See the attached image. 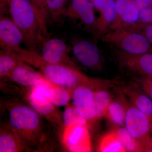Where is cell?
<instances>
[{"mask_svg": "<svg viewBox=\"0 0 152 152\" xmlns=\"http://www.w3.org/2000/svg\"><path fill=\"white\" fill-rule=\"evenodd\" d=\"M6 103L7 115L6 122L19 140L31 151L45 148L48 145V136L43 118L27 102L14 99Z\"/></svg>", "mask_w": 152, "mask_h": 152, "instance_id": "6da1fadb", "label": "cell"}, {"mask_svg": "<svg viewBox=\"0 0 152 152\" xmlns=\"http://www.w3.org/2000/svg\"><path fill=\"white\" fill-rule=\"evenodd\" d=\"M20 54L24 62L39 69L50 83L70 91L80 85L94 83L96 80L88 77L77 67L46 62L38 52L24 49Z\"/></svg>", "mask_w": 152, "mask_h": 152, "instance_id": "7a4b0ae2", "label": "cell"}, {"mask_svg": "<svg viewBox=\"0 0 152 152\" xmlns=\"http://www.w3.org/2000/svg\"><path fill=\"white\" fill-rule=\"evenodd\" d=\"M9 12L23 34L26 49L38 52L39 45L45 39L31 1L9 0Z\"/></svg>", "mask_w": 152, "mask_h": 152, "instance_id": "3957f363", "label": "cell"}, {"mask_svg": "<svg viewBox=\"0 0 152 152\" xmlns=\"http://www.w3.org/2000/svg\"><path fill=\"white\" fill-rule=\"evenodd\" d=\"M101 39L113 48L128 53L141 54L152 52L151 45L144 36L124 27L109 30Z\"/></svg>", "mask_w": 152, "mask_h": 152, "instance_id": "277c9868", "label": "cell"}, {"mask_svg": "<svg viewBox=\"0 0 152 152\" xmlns=\"http://www.w3.org/2000/svg\"><path fill=\"white\" fill-rule=\"evenodd\" d=\"M125 118V127L130 134L145 151L149 143L151 121L145 114L132 104H128Z\"/></svg>", "mask_w": 152, "mask_h": 152, "instance_id": "5b68a950", "label": "cell"}, {"mask_svg": "<svg viewBox=\"0 0 152 152\" xmlns=\"http://www.w3.org/2000/svg\"><path fill=\"white\" fill-rule=\"evenodd\" d=\"M113 55L120 69L137 77L152 79V52L132 54L114 49Z\"/></svg>", "mask_w": 152, "mask_h": 152, "instance_id": "8992f818", "label": "cell"}, {"mask_svg": "<svg viewBox=\"0 0 152 152\" xmlns=\"http://www.w3.org/2000/svg\"><path fill=\"white\" fill-rule=\"evenodd\" d=\"M26 102L38 113L45 119L58 132H62L64 127L62 115L43 94L39 87L34 88L24 96Z\"/></svg>", "mask_w": 152, "mask_h": 152, "instance_id": "52a82bcc", "label": "cell"}, {"mask_svg": "<svg viewBox=\"0 0 152 152\" xmlns=\"http://www.w3.org/2000/svg\"><path fill=\"white\" fill-rule=\"evenodd\" d=\"M71 44L74 56L82 66L93 71L103 69V56L96 43L86 39H75Z\"/></svg>", "mask_w": 152, "mask_h": 152, "instance_id": "ba28073f", "label": "cell"}, {"mask_svg": "<svg viewBox=\"0 0 152 152\" xmlns=\"http://www.w3.org/2000/svg\"><path fill=\"white\" fill-rule=\"evenodd\" d=\"M3 79L8 80L14 85H10V89L15 93L19 90L24 93V96L31 90L43 83L47 80L41 72H39L25 62L18 65L7 77ZM2 79V80H3Z\"/></svg>", "mask_w": 152, "mask_h": 152, "instance_id": "9c48e42d", "label": "cell"}, {"mask_svg": "<svg viewBox=\"0 0 152 152\" xmlns=\"http://www.w3.org/2000/svg\"><path fill=\"white\" fill-rule=\"evenodd\" d=\"M95 10L92 2L89 0H71L70 4L66 7L64 17L94 34L97 19Z\"/></svg>", "mask_w": 152, "mask_h": 152, "instance_id": "30bf717a", "label": "cell"}, {"mask_svg": "<svg viewBox=\"0 0 152 152\" xmlns=\"http://www.w3.org/2000/svg\"><path fill=\"white\" fill-rule=\"evenodd\" d=\"M100 80L97 79L95 83L78 86L73 91V104L88 124L96 121L94 104V92Z\"/></svg>", "mask_w": 152, "mask_h": 152, "instance_id": "8fae6325", "label": "cell"}, {"mask_svg": "<svg viewBox=\"0 0 152 152\" xmlns=\"http://www.w3.org/2000/svg\"><path fill=\"white\" fill-rule=\"evenodd\" d=\"M42 44L39 54L46 62L77 67L69 55L72 49L64 40L49 38Z\"/></svg>", "mask_w": 152, "mask_h": 152, "instance_id": "7c38bea8", "label": "cell"}, {"mask_svg": "<svg viewBox=\"0 0 152 152\" xmlns=\"http://www.w3.org/2000/svg\"><path fill=\"white\" fill-rule=\"evenodd\" d=\"M62 142L70 152H90L91 151V137L88 127L75 125L64 129Z\"/></svg>", "mask_w": 152, "mask_h": 152, "instance_id": "4fadbf2b", "label": "cell"}, {"mask_svg": "<svg viewBox=\"0 0 152 152\" xmlns=\"http://www.w3.org/2000/svg\"><path fill=\"white\" fill-rule=\"evenodd\" d=\"M23 34L11 18L1 16L0 18V46L1 49L20 53L24 48Z\"/></svg>", "mask_w": 152, "mask_h": 152, "instance_id": "5bb4252c", "label": "cell"}, {"mask_svg": "<svg viewBox=\"0 0 152 152\" xmlns=\"http://www.w3.org/2000/svg\"><path fill=\"white\" fill-rule=\"evenodd\" d=\"M115 2L116 16L110 30L138 22L140 11L131 0H115Z\"/></svg>", "mask_w": 152, "mask_h": 152, "instance_id": "9a60e30c", "label": "cell"}, {"mask_svg": "<svg viewBox=\"0 0 152 152\" xmlns=\"http://www.w3.org/2000/svg\"><path fill=\"white\" fill-rule=\"evenodd\" d=\"M135 83L123 87L122 92L131 101V104L152 121V100L141 91Z\"/></svg>", "mask_w": 152, "mask_h": 152, "instance_id": "2e32d148", "label": "cell"}, {"mask_svg": "<svg viewBox=\"0 0 152 152\" xmlns=\"http://www.w3.org/2000/svg\"><path fill=\"white\" fill-rule=\"evenodd\" d=\"M113 83L111 81L101 80L95 88L94 104L97 120L105 116L107 110L113 99L108 89Z\"/></svg>", "mask_w": 152, "mask_h": 152, "instance_id": "e0dca14e", "label": "cell"}, {"mask_svg": "<svg viewBox=\"0 0 152 152\" xmlns=\"http://www.w3.org/2000/svg\"><path fill=\"white\" fill-rule=\"evenodd\" d=\"M31 151L17 137L12 129L6 122L1 124L0 129V152Z\"/></svg>", "mask_w": 152, "mask_h": 152, "instance_id": "ac0fdd59", "label": "cell"}, {"mask_svg": "<svg viewBox=\"0 0 152 152\" xmlns=\"http://www.w3.org/2000/svg\"><path fill=\"white\" fill-rule=\"evenodd\" d=\"M38 87L45 96L56 107L66 106L72 96L73 91L56 86L49 82Z\"/></svg>", "mask_w": 152, "mask_h": 152, "instance_id": "d6986e66", "label": "cell"}, {"mask_svg": "<svg viewBox=\"0 0 152 152\" xmlns=\"http://www.w3.org/2000/svg\"><path fill=\"white\" fill-rule=\"evenodd\" d=\"M97 19L94 35L97 38H100L110 29L116 16L115 0H109L108 3L100 13Z\"/></svg>", "mask_w": 152, "mask_h": 152, "instance_id": "ffe728a7", "label": "cell"}, {"mask_svg": "<svg viewBox=\"0 0 152 152\" xmlns=\"http://www.w3.org/2000/svg\"><path fill=\"white\" fill-rule=\"evenodd\" d=\"M126 104V101L123 97L115 99H113L104 117L116 126H125Z\"/></svg>", "mask_w": 152, "mask_h": 152, "instance_id": "44dd1931", "label": "cell"}, {"mask_svg": "<svg viewBox=\"0 0 152 152\" xmlns=\"http://www.w3.org/2000/svg\"><path fill=\"white\" fill-rule=\"evenodd\" d=\"M24 62L18 53L1 49L0 50V78L7 77L17 66Z\"/></svg>", "mask_w": 152, "mask_h": 152, "instance_id": "7402d4cb", "label": "cell"}, {"mask_svg": "<svg viewBox=\"0 0 152 152\" xmlns=\"http://www.w3.org/2000/svg\"><path fill=\"white\" fill-rule=\"evenodd\" d=\"M97 151L101 152H126L114 129L102 137L98 144Z\"/></svg>", "mask_w": 152, "mask_h": 152, "instance_id": "603a6c76", "label": "cell"}, {"mask_svg": "<svg viewBox=\"0 0 152 152\" xmlns=\"http://www.w3.org/2000/svg\"><path fill=\"white\" fill-rule=\"evenodd\" d=\"M35 12L41 31L44 39L49 38L48 31V12L46 0H30Z\"/></svg>", "mask_w": 152, "mask_h": 152, "instance_id": "cb8c5ba5", "label": "cell"}, {"mask_svg": "<svg viewBox=\"0 0 152 152\" xmlns=\"http://www.w3.org/2000/svg\"><path fill=\"white\" fill-rule=\"evenodd\" d=\"M113 129L126 152H143L141 147L131 136L125 126H116Z\"/></svg>", "mask_w": 152, "mask_h": 152, "instance_id": "d4e9b609", "label": "cell"}, {"mask_svg": "<svg viewBox=\"0 0 152 152\" xmlns=\"http://www.w3.org/2000/svg\"><path fill=\"white\" fill-rule=\"evenodd\" d=\"M62 115L64 129L75 125H82L88 127L89 124L87 120L74 106L67 107Z\"/></svg>", "mask_w": 152, "mask_h": 152, "instance_id": "484cf974", "label": "cell"}, {"mask_svg": "<svg viewBox=\"0 0 152 152\" xmlns=\"http://www.w3.org/2000/svg\"><path fill=\"white\" fill-rule=\"evenodd\" d=\"M68 0H46L48 15L52 21L59 23L64 17Z\"/></svg>", "mask_w": 152, "mask_h": 152, "instance_id": "4316f807", "label": "cell"}, {"mask_svg": "<svg viewBox=\"0 0 152 152\" xmlns=\"http://www.w3.org/2000/svg\"><path fill=\"white\" fill-rule=\"evenodd\" d=\"M120 27L125 28L141 34L145 37L152 46V24L142 23L137 22L131 24L124 25Z\"/></svg>", "mask_w": 152, "mask_h": 152, "instance_id": "83f0119b", "label": "cell"}, {"mask_svg": "<svg viewBox=\"0 0 152 152\" xmlns=\"http://www.w3.org/2000/svg\"><path fill=\"white\" fill-rule=\"evenodd\" d=\"M134 80V83L152 100V79L135 76Z\"/></svg>", "mask_w": 152, "mask_h": 152, "instance_id": "f1b7e54d", "label": "cell"}, {"mask_svg": "<svg viewBox=\"0 0 152 152\" xmlns=\"http://www.w3.org/2000/svg\"><path fill=\"white\" fill-rule=\"evenodd\" d=\"M137 23L152 24V7L140 11V17Z\"/></svg>", "mask_w": 152, "mask_h": 152, "instance_id": "f546056e", "label": "cell"}, {"mask_svg": "<svg viewBox=\"0 0 152 152\" xmlns=\"http://www.w3.org/2000/svg\"><path fill=\"white\" fill-rule=\"evenodd\" d=\"M140 11L152 7V0H131Z\"/></svg>", "mask_w": 152, "mask_h": 152, "instance_id": "4dcf8cb0", "label": "cell"}, {"mask_svg": "<svg viewBox=\"0 0 152 152\" xmlns=\"http://www.w3.org/2000/svg\"><path fill=\"white\" fill-rule=\"evenodd\" d=\"M109 1V0H93L92 2L95 10L99 13L105 8Z\"/></svg>", "mask_w": 152, "mask_h": 152, "instance_id": "1f68e13d", "label": "cell"}, {"mask_svg": "<svg viewBox=\"0 0 152 152\" xmlns=\"http://www.w3.org/2000/svg\"><path fill=\"white\" fill-rule=\"evenodd\" d=\"M151 135L152 137V128H151Z\"/></svg>", "mask_w": 152, "mask_h": 152, "instance_id": "d6a6232c", "label": "cell"}, {"mask_svg": "<svg viewBox=\"0 0 152 152\" xmlns=\"http://www.w3.org/2000/svg\"><path fill=\"white\" fill-rule=\"evenodd\" d=\"M89 1H93V0H89Z\"/></svg>", "mask_w": 152, "mask_h": 152, "instance_id": "836d02e7", "label": "cell"}]
</instances>
